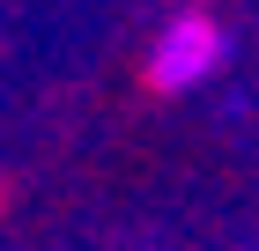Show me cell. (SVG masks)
<instances>
[{"label": "cell", "instance_id": "1", "mask_svg": "<svg viewBox=\"0 0 259 251\" xmlns=\"http://www.w3.org/2000/svg\"><path fill=\"white\" fill-rule=\"evenodd\" d=\"M215 67H222V22L207 15V8H185V15L156 37V52H148V89H156V96H178V89H193V81L215 74Z\"/></svg>", "mask_w": 259, "mask_h": 251}]
</instances>
